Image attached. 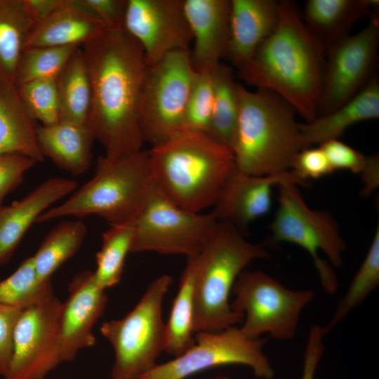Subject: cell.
I'll return each instance as SVG.
<instances>
[{
  "mask_svg": "<svg viewBox=\"0 0 379 379\" xmlns=\"http://www.w3.org/2000/svg\"><path fill=\"white\" fill-rule=\"evenodd\" d=\"M81 48L91 86L87 124L95 140L109 158L140 151V102L148 67L141 46L123 27L107 29Z\"/></svg>",
  "mask_w": 379,
  "mask_h": 379,
  "instance_id": "obj_1",
  "label": "cell"
},
{
  "mask_svg": "<svg viewBox=\"0 0 379 379\" xmlns=\"http://www.w3.org/2000/svg\"><path fill=\"white\" fill-rule=\"evenodd\" d=\"M325 59L324 45L308 30L297 4L282 0L275 29L237 69L246 84L278 95L310 122L317 116Z\"/></svg>",
  "mask_w": 379,
  "mask_h": 379,
  "instance_id": "obj_2",
  "label": "cell"
},
{
  "mask_svg": "<svg viewBox=\"0 0 379 379\" xmlns=\"http://www.w3.org/2000/svg\"><path fill=\"white\" fill-rule=\"evenodd\" d=\"M147 152L154 185L193 213L212 208L236 168L232 150L204 133L183 131Z\"/></svg>",
  "mask_w": 379,
  "mask_h": 379,
  "instance_id": "obj_3",
  "label": "cell"
},
{
  "mask_svg": "<svg viewBox=\"0 0 379 379\" xmlns=\"http://www.w3.org/2000/svg\"><path fill=\"white\" fill-rule=\"evenodd\" d=\"M238 117L231 150L236 168L265 176L289 171L305 148L295 111L274 93L238 83Z\"/></svg>",
  "mask_w": 379,
  "mask_h": 379,
  "instance_id": "obj_4",
  "label": "cell"
},
{
  "mask_svg": "<svg viewBox=\"0 0 379 379\" xmlns=\"http://www.w3.org/2000/svg\"><path fill=\"white\" fill-rule=\"evenodd\" d=\"M263 246L248 241L233 225L220 222L194 265V333L218 332L243 321L230 302L239 274L254 260L270 258Z\"/></svg>",
  "mask_w": 379,
  "mask_h": 379,
  "instance_id": "obj_5",
  "label": "cell"
},
{
  "mask_svg": "<svg viewBox=\"0 0 379 379\" xmlns=\"http://www.w3.org/2000/svg\"><path fill=\"white\" fill-rule=\"evenodd\" d=\"M152 183L147 150L118 158L100 156L93 176L62 203L43 212L36 222L94 215L109 226L128 224L140 208Z\"/></svg>",
  "mask_w": 379,
  "mask_h": 379,
  "instance_id": "obj_6",
  "label": "cell"
},
{
  "mask_svg": "<svg viewBox=\"0 0 379 379\" xmlns=\"http://www.w3.org/2000/svg\"><path fill=\"white\" fill-rule=\"evenodd\" d=\"M172 282L168 274L159 277L126 315L102 323L100 332L114 352L112 379H141L157 364L166 340L162 305Z\"/></svg>",
  "mask_w": 379,
  "mask_h": 379,
  "instance_id": "obj_7",
  "label": "cell"
},
{
  "mask_svg": "<svg viewBox=\"0 0 379 379\" xmlns=\"http://www.w3.org/2000/svg\"><path fill=\"white\" fill-rule=\"evenodd\" d=\"M220 222L208 213H193L165 197L153 182L130 224L133 238L131 253L196 257L215 234Z\"/></svg>",
  "mask_w": 379,
  "mask_h": 379,
  "instance_id": "obj_8",
  "label": "cell"
},
{
  "mask_svg": "<svg viewBox=\"0 0 379 379\" xmlns=\"http://www.w3.org/2000/svg\"><path fill=\"white\" fill-rule=\"evenodd\" d=\"M278 187L279 205L270 225L273 240L294 244L305 250L313 260L323 288L329 294L335 293L338 288L336 274L319 252L333 266L342 265L346 244L336 220L328 211L310 208L296 185L285 182Z\"/></svg>",
  "mask_w": 379,
  "mask_h": 379,
  "instance_id": "obj_9",
  "label": "cell"
},
{
  "mask_svg": "<svg viewBox=\"0 0 379 379\" xmlns=\"http://www.w3.org/2000/svg\"><path fill=\"white\" fill-rule=\"evenodd\" d=\"M232 292L231 307L244 317L240 329L253 339L265 333L278 340L293 338L302 311L314 297L312 290L289 289L259 270H244Z\"/></svg>",
  "mask_w": 379,
  "mask_h": 379,
  "instance_id": "obj_10",
  "label": "cell"
},
{
  "mask_svg": "<svg viewBox=\"0 0 379 379\" xmlns=\"http://www.w3.org/2000/svg\"><path fill=\"white\" fill-rule=\"evenodd\" d=\"M194 72L190 50L173 52L148 66L139 109L144 142L154 146L184 131Z\"/></svg>",
  "mask_w": 379,
  "mask_h": 379,
  "instance_id": "obj_11",
  "label": "cell"
},
{
  "mask_svg": "<svg viewBox=\"0 0 379 379\" xmlns=\"http://www.w3.org/2000/svg\"><path fill=\"white\" fill-rule=\"evenodd\" d=\"M370 18L357 33L326 46L317 116L331 112L347 102L376 74L379 18L376 11Z\"/></svg>",
  "mask_w": 379,
  "mask_h": 379,
  "instance_id": "obj_12",
  "label": "cell"
},
{
  "mask_svg": "<svg viewBox=\"0 0 379 379\" xmlns=\"http://www.w3.org/2000/svg\"><path fill=\"white\" fill-rule=\"evenodd\" d=\"M265 339L247 337L240 328L199 332L194 345L182 354L157 364L141 379H185L200 371L225 365L248 366L255 376L272 379L274 372L263 352Z\"/></svg>",
  "mask_w": 379,
  "mask_h": 379,
  "instance_id": "obj_13",
  "label": "cell"
},
{
  "mask_svg": "<svg viewBox=\"0 0 379 379\" xmlns=\"http://www.w3.org/2000/svg\"><path fill=\"white\" fill-rule=\"evenodd\" d=\"M62 305L54 295L22 310L14 328L12 357L4 379H44L62 364Z\"/></svg>",
  "mask_w": 379,
  "mask_h": 379,
  "instance_id": "obj_14",
  "label": "cell"
},
{
  "mask_svg": "<svg viewBox=\"0 0 379 379\" xmlns=\"http://www.w3.org/2000/svg\"><path fill=\"white\" fill-rule=\"evenodd\" d=\"M124 28L141 46L147 66L190 50L192 42L183 0H127Z\"/></svg>",
  "mask_w": 379,
  "mask_h": 379,
  "instance_id": "obj_15",
  "label": "cell"
},
{
  "mask_svg": "<svg viewBox=\"0 0 379 379\" xmlns=\"http://www.w3.org/2000/svg\"><path fill=\"white\" fill-rule=\"evenodd\" d=\"M285 182L307 185L291 171L258 176L235 168L222 187L211 213L219 222H229L243 233L251 222L269 212L273 187Z\"/></svg>",
  "mask_w": 379,
  "mask_h": 379,
  "instance_id": "obj_16",
  "label": "cell"
},
{
  "mask_svg": "<svg viewBox=\"0 0 379 379\" xmlns=\"http://www.w3.org/2000/svg\"><path fill=\"white\" fill-rule=\"evenodd\" d=\"M107 301L105 290L95 281L93 271L82 270L72 278L60 314L62 363L73 361L80 350L95 344L93 328L102 315Z\"/></svg>",
  "mask_w": 379,
  "mask_h": 379,
  "instance_id": "obj_17",
  "label": "cell"
},
{
  "mask_svg": "<svg viewBox=\"0 0 379 379\" xmlns=\"http://www.w3.org/2000/svg\"><path fill=\"white\" fill-rule=\"evenodd\" d=\"M183 8L192 36L194 69L214 72L227 53L230 0H183Z\"/></svg>",
  "mask_w": 379,
  "mask_h": 379,
  "instance_id": "obj_18",
  "label": "cell"
},
{
  "mask_svg": "<svg viewBox=\"0 0 379 379\" xmlns=\"http://www.w3.org/2000/svg\"><path fill=\"white\" fill-rule=\"evenodd\" d=\"M77 187L74 180L55 177L38 185L22 198L0 206V267L10 262L37 218Z\"/></svg>",
  "mask_w": 379,
  "mask_h": 379,
  "instance_id": "obj_19",
  "label": "cell"
},
{
  "mask_svg": "<svg viewBox=\"0 0 379 379\" xmlns=\"http://www.w3.org/2000/svg\"><path fill=\"white\" fill-rule=\"evenodd\" d=\"M108 29L81 0L61 4L31 29L24 49L41 46H81ZM23 49V50H24Z\"/></svg>",
  "mask_w": 379,
  "mask_h": 379,
  "instance_id": "obj_20",
  "label": "cell"
},
{
  "mask_svg": "<svg viewBox=\"0 0 379 379\" xmlns=\"http://www.w3.org/2000/svg\"><path fill=\"white\" fill-rule=\"evenodd\" d=\"M279 1L230 0V37L225 58L237 68L249 62L275 29Z\"/></svg>",
  "mask_w": 379,
  "mask_h": 379,
  "instance_id": "obj_21",
  "label": "cell"
},
{
  "mask_svg": "<svg viewBox=\"0 0 379 379\" xmlns=\"http://www.w3.org/2000/svg\"><path fill=\"white\" fill-rule=\"evenodd\" d=\"M36 138L44 158L50 159L60 168L74 175L89 169L95 138L88 124L60 121L40 125L36 128Z\"/></svg>",
  "mask_w": 379,
  "mask_h": 379,
  "instance_id": "obj_22",
  "label": "cell"
},
{
  "mask_svg": "<svg viewBox=\"0 0 379 379\" xmlns=\"http://www.w3.org/2000/svg\"><path fill=\"white\" fill-rule=\"evenodd\" d=\"M378 117L379 80L375 74L356 95L336 109L300 123L304 147L338 139L352 125Z\"/></svg>",
  "mask_w": 379,
  "mask_h": 379,
  "instance_id": "obj_23",
  "label": "cell"
},
{
  "mask_svg": "<svg viewBox=\"0 0 379 379\" xmlns=\"http://www.w3.org/2000/svg\"><path fill=\"white\" fill-rule=\"evenodd\" d=\"M378 0H307L302 20L325 46L347 35L354 25L378 9Z\"/></svg>",
  "mask_w": 379,
  "mask_h": 379,
  "instance_id": "obj_24",
  "label": "cell"
},
{
  "mask_svg": "<svg viewBox=\"0 0 379 379\" xmlns=\"http://www.w3.org/2000/svg\"><path fill=\"white\" fill-rule=\"evenodd\" d=\"M36 128V121L19 97L17 86L0 84V154H18L36 162L44 161Z\"/></svg>",
  "mask_w": 379,
  "mask_h": 379,
  "instance_id": "obj_25",
  "label": "cell"
},
{
  "mask_svg": "<svg viewBox=\"0 0 379 379\" xmlns=\"http://www.w3.org/2000/svg\"><path fill=\"white\" fill-rule=\"evenodd\" d=\"M34 25L25 0H0V84L16 86L19 60Z\"/></svg>",
  "mask_w": 379,
  "mask_h": 379,
  "instance_id": "obj_26",
  "label": "cell"
},
{
  "mask_svg": "<svg viewBox=\"0 0 379 379\" xmlns=\"http://www.w3.org/2000/svg\"><path fill=\"white\" fill-rule=\"evenodd\" d=\"M81 47L59 74L57 87L60 121L87 124L91 104V86Z\"/></svg>",
  "mask_w": 379,
  "mask_h": 379,
  "instance_id": "obj_27",
  "label": "cell"
},
{
  "mask_svg": "<svg viewBox=\"0 0 379 379\" xmlns=\"http://www.w3.org/2000/svg\"><path fill=\"white\" fill-rule=\"evenodd\" d=\"M87 231L85 223L78 218L63 220L47 233L32 256L40 281L51 280L52 274L77 253Z\"/></svg>",
  "mask_w": 379,
  "mask_h": 379,
  "instance_id": "obj_28",
  "label": "cell"
},
{
  "mask_svg": "<svg viewBox=\"0 0 379 379\" xmlns=\"http://www.w3.org/2000/svg\"><path fill=\"white\" fill-rule=\"evenodd\" d=\"M194 277V263L191 259H187L186 267L181 276L178 292L166 323L164 351L173 357L182 354L195 343Z\"/></svg>",
  "mask_w": 379,
  "mask_h": 379,
  "instance_id": "obj_29",
  "label": "cell"
},
{
  "mask_svg": "<svg viewBox=\"0 0 379 379\" xmlns=\"http://www.w3.org/2000/svg\"><path fill=\"white\" fill-rule=\"evenodd\" d=\"M238 83L220 63L213 73V101L208 135L231 149L238 117Z\"/></svg>",
  "mask_w": 379,
  "mask_h": 379,
  "instance_id": "obj_30",
  "label": "cell"
},
{
  "mask_svg": "<svg viewBox=\"0 0 379 379\" xmlns=\"http://www.w3.org/2000/svg\"><path fill=\"white\" fill-rule=\"evenodd\" d=\"M54 295L51 280L40 281L33 257L25 259L7 278L0 281V305L25 310Z\"/></svg>",
  "mask_w": 379,
  "mask_h": 379,
  "instance_id": "obj_31",
  "label": "cell"
},
{
  "mask_svg": "<svg viewBox=\"0 0 379 379\" xmlns=\"http://www.w3.org/2000/svg\"><path fill=\"white\" fill-rule=\"evenodd\" d=\"M133 238L130 224L110 226L102 234V246L96 253V269L93 271L95 281L101 288L106 290L121 281Z\"/></svg>",
  "mask_w": 379,
  "mask_h": 379,
  "instance_id": "obj_32",
  "label": "cell"
},
{
  "mask_svg": "<svg viewBox=\"0 0 379 379\" xmlns=\"http://www.w3.org/2000/svg\"><path fill=\"white\" fill-rule=\"evenodd\" d=\"M379 285V227L377 226L368 252L340 299L328 324L323 326L327 334L348 314L361 305Z\"/></svg>",
  "mask_w": 379,
  "mask_h": 379,
  "instance_id": "obj_33",
  "label": "cell"
},
{
  "mask_svg": "<svg viewBox=\"0 0 379 379\" xmlns=\"http://www.w3.org/2000/svg\"><path fill=\"white\" fill-rule=\"evenodd\" d=\"M79 46H41L23 50L15 76V85L58 77Z\"/></svg>",
  "mask_w": 379,
  "mask_h": 379,
  "instance_id": "obj_34",
  "label": "cell"
},
{
  "mask_svg": "<svg viewBox=\"0 0 379 379\" xmlns=\"http://www.w3.org/2000/svg\"><path fill=\"white\" fill-rule=\"evenodd\" d=\"M58 77L33 80L17 86L19 97L35 121L48 126L60 121Z\"/></svg>",
  "mask_w": 379,
  "mask_h": 379,
  "instance_id": "obj_35",
  "label": "cell"
},
{
  "mask_svg": "<svg viewBox=\"0 0 379 379\" xmlns=\"http://www.w3.org/2000/svg\"><path fill=\"white\" fill-rule=\"evenodd\" d=\"M214 72L195 71L185 114L184 131L209 133Z\"/></svg>",
  "mask_w": 379,
  "mask_h": 379,
  "instance_id": "obj_36",
  "label": "cell"
},
{
  "mask_svg": "<svg viewBox=\"0 0 379 379\" xmlns=\"http://www.w3.org/2000/svg\"><path fill=\"white\" fill-rule=\"evenodd\" d=\"M37 162L18 154H0V206L5 197L22 182L25 174Z\"/></svg>",
  "mask_w": 379,
  "mask_h": 379,
  "instance_id": "obj_37",
  "label": "cell"
},
{
  "mask_svg": "<svg viewBox=\"0 0 379 379\" xmlns=\"http://www.w3.org/2000/svg\"><path fill=\"white\" fill-rule=\"evenodd\" d=\"M319 146L325 153L333 171L343 169L360 174L368 163V157L338 139L328 140Z\"/></svg>",
  "mask_w": 379,
  "mask_h": 379,
  "instance_id": "obj_38",
  "label": "cell"
},
{
  "mask_svg": "<svg viewBox=\"0 0 379 379\" xmlns=\"http://www.w3.org/2000/svg\"><path fill=\"white\" fill-rule=\"evenodd\" d=\"M290 171L305 183L308 179H317L333 172L319 146L300 150L295 157Z\"/></svg>",
  "mask_w": 379,
  "mask_h": 379,
  "instance_id": "obj_39",
  "label": "cell"
},
{
  "mask_svg": "<svg viewBox=\"0 0 379 379\" xmlns=\"http://www.w3.org/2000/svg\"><path fill=\"white\" fill-rule=\"evenodd\" d=\"M21 312L22 310L0 305V375L3 377L11 362L14 328Z\"/></svg>",
  "mask_w": 379,
  "mask_h": 379,
  "instance_id": "obj_40",
  "label": "cell"
},
{
  "mask_svg": "<svg viewBox=\"0 0 379 379\" xmlns=\"http://www.w3.org/2000/svg\"><path fill=\"white\" fill-rule=\"evenodd\" d=\"M107 28L124 27L127 0H81Z\"/></svg>",
  "mask_w": 379,
  "mask_h": 379,
  "instance_id": "obj_41",
  "label": "cell"
},
{
  "mask_svg": "<svg viewBox=\"0 0 379 379\" xmlns=\"http://www.w3.org/2000/svg\"><path fill=\"white\" fill-rule=\"evenodd\" d=\"M325 335L322 326L318 324L311 326L304 354L300 379H314L317 366L324 350L323 340Z\"/></svg>",
  "mask_w": 379,
  "mask_h": 379,
  "instance_id": "obj_42",
  "label": "cell"
},
{
  "mask_svg": "<svg viewBox=\"0 0 379 379\" xmlns=\"http://www.w3.org/2000/svg\"><path fill=\"white\" fill-rule=\"evenodd\" d=\"M360 174L364 183L361 194L366 197L374 191L379 185L378 155L368 156V163Z\"/></svg>",
  "mask_w": 379,
  "mask_h": 379,
  "instance_id": "obj_43",
  "label": "cell"
},
{
  "mask_svg": "<svg viewBox=\"0 0 379 379\" xmlns=\"http://www.w3.org/2000/svg\"><path fill=\"white\" fill-rule=\"evenodd\" d=\"M62 2V0H25L27 11L35 25L53 12Z\"/></svg>",
  "mask_w": 379,
  "mask_h": 379,
  "instance_id": "obj_44",
  "label": "cell"
},
{
  "mask_svg": "<svg viewBox=\"0 0 379 379\" xmlns=\"http://www.w3.org/2000/svg\"><path fill=\"white\" fill-rule=\"evenodd\" d=\"M214 379H230V378H227L226 377H218V378H214Z\"/></svg>",
  "mask_w": 379,
  "mask_h": 379,
  "instance_id": "obj_45",
  "label": "cell"
}]
</instances>
